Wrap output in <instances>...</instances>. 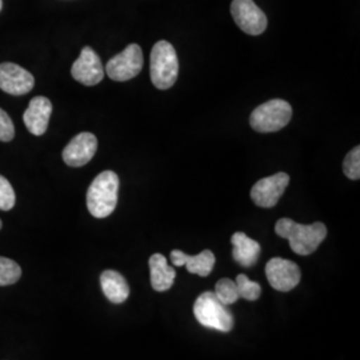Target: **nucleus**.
<instances>
[{
  "label": "nucleus",
  "mask_w": 360,
  "mask_h": 360,
  "mask_svg": "<svg viewBox=\"0 0 360 360\" xmlns=\"http://www.w3.org/2000/svg\"><path fill=\"white\" fill-rule=\"evenodd\" d=\"M275 232L288 240L291 250L302 257L309 255L318 250L327 236V227L321 223L299 224L291 219H279L275 226Z\"/></svg>",
  "instance_id": "f257e3e1"
},
{
  "label": "nucleus",
  "mask_w": 360,
  "mask_h": 360,
  "mask_svg": "<svg viewBox=\"0 0 360 360\" xmlns=\"http://www.w3.org/2000/svg\"><path fill=\"white\" fill-rule=\"evenodd\" d=\"M119 178L114 171H103L92 180L87 191V208L98 219L107 218L115 211Z\"/></svg>",
  "instance_id": "f03ea898"
},
{
  "label": "nucleus",
  "mask_w": 360,
  "mask_h": 360,
  "mask_svg": "<svg viewBox=\"0 0 360 360\" xmlns=\"http://www.w3.org/2000/svg\"><path fill=\"white\" fill-rule=\"evenodd\" d=\"M150 65V75L156 89L168 90L175 84L179 74V62L176 51L171 43L160 40L155 44L151 51Z\"/></svg>",
  "instance_id": "7ed1b4c3"
},
{
  "label": "nucleus",
  "mask_w": 360,
  "mask_h": 360,
  "mask_svg": "<svg viewBox=\"0 0 360 360\" xmlns=\"http://www.w3.org/2000/svg\"><path fill=\"white\" fill-rule=\"evenodd\" d=\"M193 315L203 327L220 333H230L233 328V316L215 292H203L193 304Z\"/></svg>",
  "instance_id": "20e7f679"
},
{
  "label": "nucleus",
  "mask_w": 360,
  "mask_h": 360,
  "mask_svg": "<svg viewBox=\"0 0 360 360\" xmlns=\"http://www.w3.org/2000/svg\"><path fill=\"white\" fill-rule=\"evenodd\" d=\"M292 117V107L283 99L260 104L250 116V124L257 132H276L284 129Z\"/></svg>",
  "instance_id": "39448f33"
},
{
  "label": "nucleus",
  "mask_w": 360,
  "mask_h": 360,
  "mask_svg": "<svg viewBox=\"0 0 360 360\" xmlns=\"http://www.w3.org/2000/svg\"><path fill=\"white\" fill-rule=\"evenodd\" d=\"M143 63L142 49L138 44H129L123 51L108 60L104 71L110 79L115 82H127L141 74Z\"/></svg>",
  "instance_id": "423d86ee"
},
{
  "label": "nucleus",
  "mask_w": 360,
  "mask_h": 360,
  "mask_svg": "<svg viewBox=\"0 0 360 360\" xmlns=\"http://www.w3.org/2000/svg\"><path fill=\"white\" fill-rule=\"evenodd\" d=\"M231 15L236 26L248 35L257 37L267 28V16L254 3V0H233Z\"/></svg>",
  "instance_id": "0eeeda50"
},
{
  "label": "nucleus",
  "mask_w": 360,
  "mask_h": 360,
  "mask_svg": "<svg viewBox=\"0 0 360 360\" xmlns=\"http://www.w3.org/2000/svg\"><path fill=\"white\" fill-rule=\"evenodd\" d=\"M266 275L271 287L281 292L294 290L302 279V272L297 264L282 257L271 259L266 266Z\"/></svg>",
  "instance_id": "6e6552de"
},
{
  "label": "nucleus",
  "mask_w": 360,
  "mask_h": 360,
  "mask_svg": "<svg viewBox=\"0 0 360 360\" xmlns=\"http://www.w3.org/2000/svg\"><path fill=\"white\" fill-rule=\"evenodd\" d=\"M290 183V176L285 172H279L259 180L251 190V199L257 206L272 208L276 206Z\"/></svg>",
  "instance_id": "1a4fd4ad"
},
{
  "label": "nucleus",
  "mask_w": 360,
  "mask_h": 360,
  "mask_svg": "<svg viewBox=\"0 0 360 360\" xmlns=\"http://www.w3.org/2000/svg\"><path fill=\"white\" fill-rule=\"evenodd\" d=\"M71 75L84 86H96L104 77V67L98 53L84 47L71 68Z\"/></svg>",
  "instance_id": "9d476101"
},
{
  "label": "nucleus",
  "mask_w": 360,
  "mask_h": 360,
  "mask_svg": "<svg viewBox=\"0 0 360 360\" xmlns=\"http://www.w3.org/2000/svg\"><path fill=\"white\" fill-rule=\"evenodd\" d=\"M34 86L35 77L23 67L10 62L0 65V90L20 96L28 94Z\"/></svg>",
  "instance_id": "9b49d317"
},
{
  "label": "nucleus",
  "mask_w": 360,
  "mask_h": 360,
  "mask_svg": "<svg viewBox=\"0 0 360 360\" xmlns=\"http://www.w3.org/2000/svg\"><path fill=\"white\" fill-rule=\"evenodd\" d=\"M98 150V139L91 132H80L65 146L63 160L70 167L86 166Z\"/></svg>",
  "instance_id": "f8f14e48"
},
{
  "label": "nucleus",
  "mask_w": 360,
  "mask_h": 360,
  "mask_svg": "<svg viewBox=\"0 0 360 360\" xmlns=\"http://www.w3.org/2000/svg\"><path fill=\"white\" fill-rule=\"evenodd\" d=\"M51 114L52 103L49 98L46 96L34 98L28 104L23 115L27 129L35 136L46 134V131L49 129Z\"/></svg>",
  "instance_id": "ddd939ff"
},
{
  "label": "nucleus",
  "mask_w": 360,
  "mask_h": 360,
  "mask_svg": "<svg viewBox=\"0 0 360 360\" xmlns=\"http://www.w3.org/2000/svg\"><path fill=\"white\" fill-rule=\"evenodd\" d=\"M169 259L174 266H186L190 274L199 276H208L215 266V255L210 250H205L195 257H190L179 250H174L169 254Z\"/></svg>",
  "instance_id": "4468645a"
},
{
  "label": "nucleus",
  "mask_w": 360,
  "mask_h": 360,
  "mask_svg": "<svg viewBox=\"0 0 360 360\" xmlns=\"http://www.w3.org/2000/svg\"><path fill=\"white\" fill-rule=\"evenodd\" d=\"M231 243L233 245L232 257L242 267H252L260 255V245L257 240L248 238L245 232H235L232 235Z\"/></svg>",
  "instance_id": "2eb2a0df"
},
{
  "label": "nucleus",
  "mask_w": 360,
  "mask_h": 360,
  "mask_svg": "<svg viewBox=\"0 0 360 360\" xmlns=\"http://www.w3.org/2000/svg\"><path fill=\"white\" fill-rule=\"evenodd\" d=\"M148 266L151 274V285L155 291L163 292L169 290L175 282L176 272L168 266L167 259L162 254H154L148 260Z\"/></svg>",
  "instance_id": "dca6fc26"
},
{
  "label": "nucleus",
  "mask_w": 360,
  "mask_h": 360,
  "mask_svg": "<svg viewBox=\"0 0 360 360\" xmlns=\"http://www.w3.org/2000/svg\"><path fill=\"white\" fill-rule=\"evenodd\" d=\"M101 285L105 297L114 304H122L129 297V283L117 271H103L101 275Z\"/></svg>",
  "instance_id": "f3484780"
},
{
  "label": "nucleus",
  "mask_w": 360,
  "mask_h": 360,
  "mask_svg": "<svg viewBox=\"0 0 360 360\" xmlns=\"http://www.w3.org/2000/svg\"><path fill=\"white\" fill-rule=\"evenodd\" d=\"M22 276L20 266L8 257H0V285H11Z\"/></svg>",
  "instance_id": "a211bd4d"
},
{
  "label": "nucleus",
  "mask_w": 360,
  "mask_h": 360,
  "mask_svg": "<svg viewBox=\"0 0 360 360\" xmlns=\"http://www.w3.org/2000/svg\"><path fill=\"white\" fill-rule=\"evenodd\" d=\"M215 295L224 306H231L239 299L236 283L227 278L220 279L218 283L215 284Z\"/></svg>",
  "instance_id": "6ab92c4d"
},
{
  "label": "nucleus",
  "mask_w": 360,
  "mask_h": 360,
  "mask_svg": "<svg viewBox=\"0 0 360 360\" xmlns=\"http://www.w3.org/2000/svg\"><path fill=\"white\" fill-rule=\"evenodd\" d=\"M235 283H236L239 297H243L248 302H255L260 297V294H262L260 284L248 279V276H245L243 274L238 275Z\"/></svg>",
  "instance_id": "aec40b11"
},
{
  "label": "nucleus",
  "mask_w": 360,
  "mask_h": 360,
  "mask_svg": "<svg viewBox=\"0 0 360 360\" xmlns=\"http://www.w3.org/2000/svg\"><path fill=\"white\" fill-rule=\"evenodd\" d=\"M343 171L348 179L359 180L360 178V147L356 146L348 153L343 162Z\"/></svg>",
  "instance_id": "412c9836"
},
{
  "label": "nucleus",
  "mask_w": 360,
  "mask_h": 360,
  "mask_svg": "<svg viewBox=\"0 0 360 360\" xmlns=\"http://www.w3.org/2000/svg\"><path fill=\"white\" fill-rule=\"evenodd\" d=\"M16 203V195L13 186L3 175H0V210L10 211Z\"/></svg>",
  "instance_id": "4be33fe9"
},
{
  "label": "nucleus",
  "mask_w": 360,
  "mask_h": 360,
  "mask_svg": "<svg viewBox=\"0 0 360 360\" xmlns=\"http://www.w3.org/2000/svg\"><path fill=\"white\" fill-rule=\"evenodd\" d=\"M15 138V127L8 114L0 108V142H11Z\"/></svg>",
  "instance_id": "5701e85b"
},
{
  "label": "nucleus",
  "mask_w": 360,
  "mask_h": 360,
  "mask_svg": "<svg viewBox=\"0 0 360 360\" xmlns=\"http://www.w3.org/2000/svg\"><path fill=\"white\" fill-rule=\"evenodd\" d=\"M1 8H3V1L0 0V11H1Z\"/></svg>",
  "instance_id": "b1692460"
},
{
  "label": "nucleus",
  "mask_w": 360,
  "mask_h": 360,
  "mask_svg": "<svg viewBox=\"0 0 360 360\" xmlns=\"http://www.w3.org/2000/svg\"><path fill=\"white\" fill-rule=\"evenodd\" d=\"M1 227H3V223H1V220H0V230H1Z\"/></svg>",
  "instance_id": "393cba45"
}]
</instances>
